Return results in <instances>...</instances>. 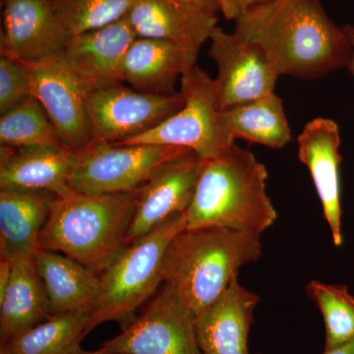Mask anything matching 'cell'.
<instances>
[{
  "label": "cell",
  "mask_w": 354,
  "mask_h": 354,
  "mask_svg": "<svg viewBox=\"0 0 354 354\" xmlns=\"http://www.w3.org/2000/svg\"><path fill=\"white\" fill-rule=\"evenodd\" d=\"M205 160L193 151L165 162L139 190L125 243H134L192 203Z\"/></svg>",
  "instance_id": "12"
},
{
  "label": "cell",
  "mask_w": 354,
  "mask_h": 354,
  "mask_svg": "<svg viewBox=\"0 0 354 354\" xmlns=\"http://www.w3.org/2000/svg\"><path fill=\"white\" fill-rule=\"evenodd\" d=\"M307 295L322 313L326 327V348H337L354 339V297L348 286L310 281Z\"/></svg>",
  "instance_id": "26"
},
{
  "label": "cell",
  "mask_w": 354,
  "mask_h": 354,
  "mask_svg": "<svg viewBox=\"0 0 354 354\" xmlns=\"http://www.w3.org/2000/svg\"><path fill=\"white\" fill-rule=\"evenodd\" d=\"M183 108L149 132L120 145H162L193 151L204 160L223 155L235 141L221 127L215 79L194 66L180 78Z\"/></svg>",
  "instance_id": "6"
},
{
  "label": "cell",
  "mask_w": 354,
  "mask_h": 354,
  "mask_svg": "<svg viewBox=\"0 0 354 354\" xmlns=\"http://www.w3.org/2000/svg\"><path fill=\"white\" fill-rule=\"evenodd\" d=\"M234 32L261 46L281 76L313 80L351 60L348 35L320 0H270L235 20Z\"/></svg>",
  "instance_id": "1"
},
{
  "label": "cell",
  "mask_w": 354,
  "mask_h": 354,
  "mask_svg": "<svg viewBox=\"0 0 354 354\" xmlns=\"http://www.w3.org/2000/svg\"><path fill=\"white\" fill-rule=\"evenodd\" d=\"M259 297L234 279L227 291L197 317L202 354H249L248 335Z\"/></svg>",
  "instance_id": "18"
},
{
  "label": "cell",
  "mask_w": 354,
  "mask_h": 354,
  "mask_svg": "<svg viewBox=\"0 0 354 354\" xmlns=\"http://www.w3.org/2000/svg\"><path fill=\"white\" fill-rule=\"evenodd\" d=\"M0 53L22 62L58 57L71 38L53 0H2Z\"/></svg>",
  "instance_id": "13"
},
{
  "label": "cell",
  "mask_w": 354,
  "mask_h": 354,
  "mask_svg": "<svg viewBox=\"0 0 354 354\" xmlns=\"http://www.w3.org/2000/svg\"><path fill=\"white\" fill-rule=\"evenodd\" d=\"M73 354H124V353H113V351H104V349L100 348L95 351H83V349H81V351H77V353H73Z\"/></svg>",
  "instance_id": "34"
},
{
  "label": "cell",
  "mask_w": 354,
  "mask_h": 354,
  "mask_svg": "<svg viewBox=\"0 0 354 354\" xmlns=\"http://www.w3.org/2000/svg\"><path fill=\"white\" fill-rule=\"evenodd\" d=\"M0 144L10 147H65L41 102L32 95L1 114Z\"/></svg>",
  "instance_id": "25"
},
{
  "label": "cell",
  "mask_w": 354,
  "mask_h": 354,
  "mask_svg": "<svg viewBox=\"0 0 354 354\" xmlns=\"http://www.w3.org/2000/svg\"><path fill=\"white\" fill-rule=\"evenodd\" d=\"M181 1L189 4L202 12L209 14V15L216 16V13L218 12L216 0H181Z\"/></svg>",
  "instance_id": "31"
},
{
  "label": "cell",
  "mask_w": 354,
  "mask_h": 354,
  "mask_svg": "<svg viewBox=\"0 0 354 354\" xmlns=\"http://www.w3.org/2000/svg\"><path fill=\"white\" fill-rule=\"evenodd\" d=\"M92 312L57 314L0 344V354H73L91 332Z\"/></svg>",
  "instance_id": "24"
},
{
  "label": "cell",
  "mask_w": 354,
  "mask_h": 354,
  "mask_svg": "<svg viewBox=\"0 0 354 354\" xmlns=\"http://www.w3.org/2000/svg\"><path fill=\"white\" fill-rule=\"evenodd\" d=\"M220 121L234 141L242 139L276 150L283 149L291 141L283 100L274 93L242 106L220 111Z\"/></svg>",
  "instance_id": "23"
},
{
  "label": "cell",
  "mask_w": 354,
  "mask_h": 354,
  "mask_svg": "<svg viewBox=\"0 0 354 354\" xmlns=\"http://www.w3.org/2000/svg\"><path fill=\"white\" fill-rule=\"evenodd\" d=\"M262 255L260 235L221 227L183 228L165 250L162 283L171 286L196 318Z\"/></svg>",
  "instance_id": "2"
},
{
  "label": "cell",
  "mask_w": 354,
  "mask_h": 354,
  "mask_svg": "<svg viewBox=\"0 0 354 354\" xmlns=\"http://www.w3.org/2000/svg\"><path fill=\"white\" fill-rule=\"evenodd\" d=\"M138 38L162 39L200 50L218 17L181 0H134L127 16Z\"/></svg>",
  "instance_id": "17"
},
{
  "label": "cell",
  "mask_w": 354,
  "mask_h": 354,
  "mask_svg": "<svg viewBox=\"0 0 354 354\" xmlns=\"http://www.w3.org/2000/svg\"><path fill=\"white\" fill-rule=\"evenodd\" d=\"M196 321L176 290L164 283L141 315L100 348L124 354H202Z\"/></svg>",
  "instance_id": "8"
},
{
  "label": "cell",
  "mask_w": 354,
  "mask_h": 354,
  "mask_svg": "<svg viewBox=\"0 0 354 354\" xmlns=\"http://www.w3.org/2000/svg\"><path fill=\"white\" fill-rule=\"evenodd\" d=\"M23 64L29 71L32 95L41 102L62 144L77 151L91 143L88 92L62 57Z\"/></svg>",
  "instance_id": "11"
},
{
  "label": "cell",
  "mask_w": 354,
  "mask_h": 354,
  "mask_svg": "<svg viewBox=\"0 0 354 354\" xmlns=\"http://www.w3.org/2000/svg\"><path fill=\"white\" fill-rule=\"evenodd\" d=\"M270 0H216L218 12L227 20H236L255 7L267 3Z\"/></svg>",
  "instance_id": "29"
},
{
  "label": "cell",
  "mask_w": 354,
  "mask_h": 354,
  "mask_svg": "<svg viewBox=\"0 0 354 354\" xmlns=\"http://www.w3.org/2000/svg\"><path fill=\"white\" fill-rule=\"evenodd\" d=\"M267 167L234 144L220 157L205 160L184 228L221 227L261 235L278 213L267 193Z\"/></svg>",
  "instance_id": "3"
},
{
  "label": "cell",
  "mask_w": 354,
  "mask_h": 354,
  "mask_svg": "<svg viewBox=\"0 0 354 354\" xmlns=\"http://www.w3.org/2000/svg\"><path fill=\"white\" fill-rule=\"evenodd\" d=\"M12 277L0 298V344L50 318L34 253L14 256Z\"/></svg>",
  "instance_id": "22"
},
{
  "label": "cell",
  "mask_w": 354,
  "mask_h": 354,
  "mask_svg": "<svg viewBox=\"0 0 354 354\" xmlns=\"http://www.w3.org/2000/svg\"><path fill=\"white\" fill-rule=\"evenodd\" d=\"M198 53L171 41L137 38L123 62L122 82L148 94H176L177 79L196 66Z\"/></svg>",
  "instance_id": "19"
},
{
  "label": "cell",
  "mask_w": 354,
  "mask_h": 354,
  "mask_svg": "<svg viewBox=\"0 0 354 354\" xmlns=\"http://www.w3.org/2000/svg\"><path fill=\"white\" fill-rule=\"evenodd\" d=\"M34 258L51 316L94 312L101 295L99 274L64 254L39 247Z\"/></svg>",
  "instance_id": "20"
},
{
  "label": "cell",
  "mask_w": 354,
  "mask_h": 354,
  "mask_svg": "<svg viewBox=\"0 0 354 354\" xmlns=\"http://www.w3.org/2000/svg\"><path fill=\"white\" fill-rule=\"evenodd\" d=\"M183 104L180 93L148 94L124 84L93 91L87 95L93 141L122 143L157 127Z\"/></svg>",
  "instance_id": "9"
},
{
  "label": "cell",
  "mask_w": 354,
  "mask_h": 354,
  "mask_svg": "<svg viewBox=\"0 0 354 354\" xmlns=\"http://www.w3.org/2000/svg\"><path fill=\"white\" fill-rule=\"evenodd\" d=\"M53 3L72 37L123 19L134 0H53Z\"/></svg>",
  "instance_id": "27"
},
{
  "label": "cell",
  "mask_w": 354,
  "mask_h": 354,
  "mask_svg": "<svg viewBox=\"0 0 354 354\" xmlns=\"http://www.w3.org/2000/svg\"><path fill=\"white\" fill-rule=\"evenodd\" d=\"M324 354H354V339L337 348L325 349Z\"/></svg>",
  "instance_id": "33"
},
{
  "label": "cell",
  "mask_w": 354,
  "mask_h": 354,
  "mask_svg": "<svg viewBox=\"0 0 354 354\" xmlns=\"http://www.w3.org/2000/svg\"><path fill=\"white\" fill-rule=\"evenodd\" d=\"M57 197L48 191L0 189V257L35 252Z\"/></svg>",
  "instance_id": "21"
},
{
  "label": "cell",
  "mask_w": 354,
  "mask_h": 354,
  "mask_svg": "<svg viewBox=\"0 0 354 354\" xmlns=\"http://www.w3.org/2000/svg\"><path fill=\"white\" fill-rule=\"evenodd\" d=\"M209 55L218 67L215 79L220 111L235 108L274 93L279 73L261 46L216 27Z\"/></svg>",
  "instance_id": "10"
},
{
  "label": "cell",
  "mask_w": 354,
  "mask_h": 354,
  "mask_svg": "<svg viewBox=\"0 0 354 354\" xmlns=\"http://www.w3.org/2000/svg\"><path fill=\"white\" fill-rule=\"evenodd\" d=\"M183 228V214H176L121 251L100 276L101 295L91 317L90 330L108 321L120 323L123 330L134 321L137 309L162 283L165 250Z\"/></svg>",
  "instance_id": "5"
},
{
  "label": "cell",
  "mask_w": 354,
  "mask_h": 354,
  "mask_svg": "<svg viewBox=\"0 0 354 354\" xmlns=\"http://www.w3.org/2000/svg\"><path fill=\"white\" fill-rule=\"evenodd\" d=\"M188 151L172 146L92 141L74 153L69 188L86 195L133 192L145 185L165 162Z\"/></svg>",
  "instance_id": "7"
},
{
  "label": "cell",
  "mask_w": 354,
  "mask_h": 354,
  "mask_svg": "<svg viewBox=\"0 0 354 354\" xmlns=\"http://www.w3.org/2000/svg\"><path fill=\"white\" fill-rule=\"evenodd\" d=\"M138 38L127 18L72 36L62 60L88 93L123 84L127 51Z\"/></svg>",
  "instance_id": "14"
},
{
  "label": "cell",
  "mask_w": 354,
  "mask_h": 354,
  "mask_svg": "<svg viewBox=\"0 0 354 354\" xmlns=\"http://www.w3.org/2000/svg\"><path fill=\"white\" fill-rule=\"evenodd\" d=\"M298 158L308 167L323 215L329 225L333 242L344 243L341 201V134L337 123L330 118H317L304 125L298 135Z\"/></svg>",
  "instance_id": "15"
},
{
  "label": "cell",
  "mask_w": 354,
  "mask_h": 354,
  "mask_svg": "<svg viewBox=\"0 0 354 354\" xmlns=\"http://www.w3.org/2000/svg\"><path fill=\"white\" fill-rule=\"evenodd\" d=\"M139 190L57 197L41 228L38 247L64 254L101 276L127 247Z\"/></svg>",
  "instance_id": "4"
},
{
  "label": "cell",
  "mask_w": 354,
  "mask_h": 354,
  "mask_svg": "<svg viewBox=\"0 0 354 354\" xmlns=\"http://www.w3.org/2000/svg\"><path fill=\"white\" fill-rule=\"evenodd\" d=\"M342 28H344V32L348 35V38L351 44V60H349L348 68L351 75L354 77V26L348 24L344 26Z\"/></svg>",
  "instance_id": "32"
},
{
  "label": "cell",
  "mask_w": 354,
  "mask_h": 354,
  "mask_svg": "<svg viewBox=\"0 0 354 354\" xmlns=\"http://www.w3.org/2000/svg\"><path fill=\"white\" fill-rule=\"evenodd\" d=\"M75 151L66 147H10L0 150V189L71 194L68 178Z\"/></svg>",
  "instance_id": "16"
},
{
  "label": "cell",
  "mask_w": 354,
  "mask_h": 354,
  "mask_svg": "<svg viewBox=\"0 0 354 354\" xmlns=\"http://www.w3.org/2000/svg\"><path fill=\"white\" fill-rule=\"evenodd\" d=\"M32 95L27 67L19 60L0 57V113H7Z\"/></svg>",
  "instance_id": "28"
},
{
  "label": "cell",
  "mask_w": 354,
  "mask_h": 354,
  "mask_svg": "<svg viewBox=\"0 0 354 354\" xmlns=\"http://www.w3.org/2000/svg\"><path fill=\"white\" fill-rule=\"evenodd\" d=\"M13 261L10 257H0V298L3 297L11 281Z\"/></svg>",
  "instance_id": "30"
}]
</instances>
